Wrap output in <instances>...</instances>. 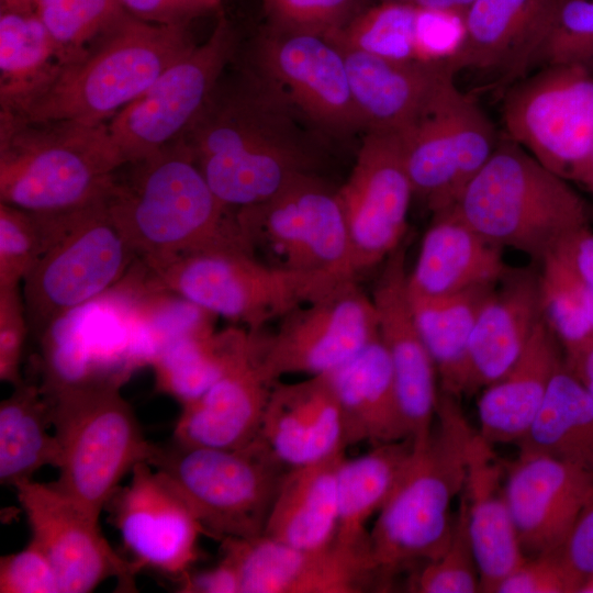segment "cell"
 <instances>
[{"instance_id":"e575fe53","label":"cell","mask_w":593,"mask_h":593,"mask_svg":"<svg viewBox=\"0 0 593 593\" xmlns=\"http://www.w3.org/2000/svg\"><path fill=\"white\" fill-rule=\"evenodd\" d=\"M495 286H479L440 296L409 293L418 331L436 368L439 391L456 398L467 394L471 334Z\"/></svg>"},{"instance_id":"4316f807","label":"cell","mask_w":593,"mask_h":593,"mask_svg":"<svg viewBox=\"0 0 593 593\" xmlns=\"http://www.w3.org/2000/svg\"><path fill=\"white\" fill-rule=\"evenodd\" d=\"M542 318L538 269L511 268L477 317L468 350L467 394L505 376Z\"/></svg>"},{"instance_id":"d590c367","label":"cell","mask_w":593,"mask_h":593,"mask_svg":"<svg viewBox=\"0 0 593 593\" xmlns=\"http://www.w3.org/2000/svg\"><path fill=\"white\" fill-rule=\"evenodd\" d=\"M516 445L521 452L547 455L593 472V398L564 360Z\"/></svg>"},{"instance_id":"b9f144b4","label":"cell","mask_w":593,"mask_h":593,"mask_svg":"<svg viewBox=\"0 0 593 593\" xmlns=\"http://www.w3.org/2000/svg\"><path fill=\"white\" fill-rule=\"evenodd\" d=\"M52 233L51 214L0 202V288L21 286L47 248Z\"/></svg>"},{"instance_id":"6f0895ef","label":"cell","mask_w":593,"mask_h":593,"mask_svg":"<svg viewBox=\"0 0 593 593\" xmlns=\"http://www.w3.org/2000/svg\"><path fill=\"white\" fill-rule=\"evenodd\" d=\"M37 0H0V9L35 11Z\"/></svg>"},{"instance_id":"f907efd6","label":"cell","mask_w":593,"mask_h":593,"mask_svg":"<svg viewBox=\"0 0 593 593\" xmlns=\"http://www.w3.org/2000/svg\"><path fill=\"white\" fill-rule=\"evenodd\" d=\"M131 15L155 24H189L219 10L221 0H119Z\"/></svg>"},{"instance_id":"ab89813d","label":"cell","mask_w":593,"mask_h":593,"mask_svg":"<svg viewBox=\"0 0 593 593\" xmlns=\"http://www.w3.org/2000/svg\"><path fill=\"white\" fill-rule=\"evenodd\" d=\"M416 13L417 7L413 3L380 1L328 36L384 59L413 61Z\"/></svg>"},{"instance_id":"484cf974","label":"cell","mask_w":593,"mask_h":593,"mask_svg":"<svg viewBox=\"0 0 593 593\" xmlns=\"http://www.w3.org/2000/svg\"><path fill=\"white\" fill-rule=\"evenodd\" d=\"M333 40L344 55L365 133L403 134L416 122L441 83L456 75L449 63L395 61Z\"/></svg>"},{"instance_id":"7402d4cb","label":"cell","mask_w":593,"mask_h":593,"mask_svg":"<svg viewBox=\"0 0 593 593\" xmlns=\"http://www.w3.org/2000/svg\"><path fill=\"white\" fill-rule=\"evenodd\" d=\"M405 255L403 242L382 264L371 298L403 418L410 436L421 439L432 430L439 390L434 361L411 306Z\"/></svg>"},{"instance_id":"db71d44e","label":"cell","mask_w":593,"mask_h":593,"mask_svg":"<svg viewBox=\"0 0 593 593\" xmlns=\"http://www.w3.org/2000/svg\"><path fill=\"white\" fill-rule=\"evenodd\" d=\"M569 261L593 288V227L589 225L566 238L553 250Z\"/></svg>"},{"instance_id":"1f68e13d","label":"cell","mask_w":593,"mask_h":593,"mask_svg":"<svg viewBox=\"0 0 593 593\" xmlns=\"http://www.w3.org/2000/svg\"><path fill=\"white\" fill-rule=\"evenodd\" d=\"M345 451L289 468L272 502L264 535L301 549L335 541L338 523L337 473Z\"/></svg>"},{"instance_id":"f5cc1de1","label":"cell","mask_w":593,"mask_h":593,"mask_svg":"<svg viewBox=\"0 0 593 593\" xmlns=\"http://www.w3.org/2000/svg\"><path fill=\"white\" fill-rule=\"evenodd\" d=\"M182 591L189 593H240V582L235 566L225 557L208 570L182 577Z\"/></svg>"},{"instance_id":"52a82bcc","label":"cell","mask_w":593,"mask_h":593,"mask_svg":"<svg viewBox=\"0 0 593 593\" xmlns=\"http://www.w3.org/2000/svg\"><path fill=\"white\" fill-rule=\"evenodd\" d=\"M141 260L166 289L254 333L353 279L272 267L242 248H214Z\"/></svg>"},{"instance_id":"f1b7e54d","label":"cell","mask_w":593,"mask_h":593,"mask_svg":"<svg viewBox=\"0 0 593 593\" xmlns=\"http://www.w3.org/2000/svg\"><path fill=\"white\" fill-rule=\"evenodd\" d=\"M502 250L474 231L455 206L434 213L414 268L407 272V291L440 296L495 284L512 268Z\"/></svg>"},{"instance_id":"11a10c76","label":"cell","mask_w":593,"mask_h":593,"mask_svg":"<svg viewBox=\"0 0 593 593\" xmlns=\"http://www.w3.org/2000/svg\"><path fill=\"white\" fill-rule=\"evenodd\" d=\"M564 356V363L593 398V342Z\"/></svg>"},{"instance_id":"6da1fadb","label":"cell","mask_w":593,"mask_h":593,"mask_svg":"<svg viewBox=\"0 0 593 593\" xmlns=\"http://www.w3.org/2000/svg\"><path fill=\"white\" fill-rule=\"evenodd\" d=\"M310 123L283 91L253 67L220 79L182 138L215 195L228 208L264 202L314 172Z\"/></svg>"},{"instance_id":"5bb4252c","label":"cell","mask_w":593,"mask_h":593,"mask_svg":"<svg viewBox=\"0 0 593 593\" xmlns=\"http://www.w3.org/2000/svg\"><path fill=\"white\" fill-rule=\"evenodd\" d=\"M237 37L220 15L210 36L169 66L108 123L122 166L180 139L200 114L232 61Z\"/></svg>"},{"instance_id":"30bf717a","label":"cell","mask_w":593,"mask_h":593,"mask_svg":"<svg viewBox=\"0 0 593 593\" xmlns=\"http://www.w3.org/2000/svg\"><path fill=\"white\" fill-rule=\"evenodd\" d=\"M52 216L49 244L21 286L30 333L36 338L63 313L116 284L137 258L105 197Z\"/></svg>"},{"instance_id":"680465c9","label":"cell","mask_w":593,"mask_h":593,"mask_svg":"<svg viewBox=\"0 0 593 593\" xmlns=\"http://www.w3.org/2000/svg\"><path fill=\"white\" fill-rule=\"evenodd\" d=\"M580 183L593 195V156Z\"/></svg>"},{"instance_id":"ffe728a7","label":"cell","mask_w":593,"mask_h":593,"mask_svg":"<svg viewBox=\"0 0 593 593\" xmlns=\"http://www.w3.org/2000/svg\"><path fill=\"white\" fill-rule=\"evenodd\" d=\"M505 496L526 557L557 551L593 497V472L541 454L505 463Z\"/></svg>"},{"instance_id":"8992f818","label":"cell","mask_w":593,"mask_h":593,"mask_svg":"<svg viewBox=\"0 0 593 593\" xmlns=\"http://www.w3.org/2000/svg\"><path fill=\"white\" fill-rule=\"evenodd\" d=\"M122 167L107 123L26 122L0 113V202L35 213L107 197Z\"/></svg>"},{"instance_id":"9a60e30c","label":"cell","mask_w":593,"mask_h":593,"mask_svg":"<svg viewBox=\"0 0 593 593\" xmlns=\"http://www.w3.org/2000/svg\"><path fill=\"white\" fill-rule=\"evenodd\" d=\"M279 321L276 333H259L261 367L272 382L291 373H331L379 337L373 300L356 278Z\"/></svg>"},{"instance_id":"3957f363","label":"cell","mask_w":593,"mask_h":593,"mask_svg":"<svg viewBox=\"0 0 593 593\" xmlns=\"http://www.w3.org/2000/svg\"><path fill=\"white\" fill-rule=\"evenodd\" d=\"M457 399L439 391L432 430L414 439L411 457L369 532L382 585L403 568L437 559L450 542V505L463 488L474 432Z\"/></svg>"},{"instance_id":"277c9868","label":"cell","mask_w":593,"mask_h":593,"mask_svg":"<svg viewBox=\"0 0 593 593\" xmlns=\"http://www.w3.org/2000/svg\"><path fill=\"white\" fill-rule=\"evenodd\" d=\"M510 138H500L455 209L483 238L527 255L535 264L591 225L584 199Z\"/></svg>"},{"instance_id":"83f0119b","label":"cell","mask_w":593,"mask_h":593,"mask_svg":"<svg viewBox=\"0 0 593 593\" xmlns=\"http://www.w3.org/2000/svg\"><path fill=\"white\" fill-rule=\"evenodd\" d=\"M463 499L481 592L497 584L527 557L517 538L505 496V463L474 430L467 449Z\"/></svg>"},{"instance_id":"2e32d148","label":"cell","mask_w":593,"mask_h":593,"mask_svg":"<svg viewBox=\"0 0 593 593\" xmlns=\"http://www.w3.org/2000/svg\"><path fill=\"white\" fill-rule=\"evenodd\" d=\"M251 67L275 82L321 132H365L344 55L331 36L268 23L256 40Z\"/></svg>"},{"instance_id":"681fc988","label":"cell","mask_w":593,"mask_h":593,"mask_svg":"<svg viewBox=\"0 0 593 593\" xmlns=\"http://www.w3.org/2000/svg\"><path fill=\"white\" fill-rule=\"evenodd\" d=\"M0 592L60 593V590L47 558L29 542L21 551L1 557Z\"/></svg>"},{"instance_id":"7c38bea8","label":"cell","mask_w":593,"mask_h":593,"mask_svg":"<svg viewBox=\"0 0 593 593\" xmlns=\"http://www.w3.org/2000/svg\"><path fill=\"white\" fill-rule=\"evenodd\" d=\"M506 137L568 181L581 182L593 156V76L575 64L523 77L503 105Z\"/></svg>"},{"instance_id":"d4e9b609","label":"cell","mask_w":593,"mask_h":593,"mask_svg":"<svg viewBox=\"0 0 593 593\" xmlns=\"http://www.w3.org/2000/svg\"><path fill=\"white\" fill-rule=\"evenodd\" d=\"M257 439L287 468L344 452L342 411L328 374L275 381Z\"/></svg>"},{"instance_id":"ac0fdd59","label":"cell","mask_w":593,"mask_h":593,"mask_svg":"<svg viewBox=\"0 0 593 593\" xmlns=\"http://www.w3.org/2000/svg\"><path fill=\"white\" fill-rule=\"evenodd\" d=\"M31 540L53 567L60 593H87L109 578L134 588L139 567L121 558L99 528V516L52 483L33 480L14 486Z\"/></svg>"},{"instance_id":"c3c4849f","label":"cell","mask_w":593,"mask_h":593,"mask_svg":"<svg viewBox=\"0 0 593 593\" xmlns=\"http://www.w3.org/2000/svg\"><path fill=\"white\" fill-rule=\"evenodd\" d=\"M30 333L21 286L0 288V380L16 387L24 343Z\"/></svg>"},{"instance_id":"f546056e","label":"cell","mask_w":593,"mask_h":593,"mask_svg":"<svg viewBox=\"0 0 593 593\" xmlns=\"http://www.w3.org/2000/svg\"><path fill=\"white\" fill-rule=\"evenodd\" d=\"M563 360L562 347L542 318L508 372L483 389L478 400L480 435L492 445L517 444L532 425Z\"/></svg>"},{"instance_id":"d6986e66","label":"cell","mask_w":593,"mask_h":593,"mask_svg":"<svg viewBox=\"0 0 593 593\" xmlns=\"http://www.w3.org/2000/svg\"><path fill=\"white\" fill-rule=\"evenodd\" d=\"M222 541L223 557L238 572L240 593H360L380 583L370 556L336 542L301 549L264 534Z\"/></svg>"},{"instance_id":"60d3db41","label":"cell","mask_w":593,"mask_h":593,"mask_svg":"<svg viewBox=\"0 0 593 593\" xmlns=\"http://www.w3.org/2000/svg\"><path fill=\"white\" fill-rule=\"evenodd\" d=\"M35 12L53 37L64 67L79 59L126 11L119 0H37Z\"/></svg>"},{"instance_id":"5b68a950","label":"cell","mask_w":593,"mask_h":593,"mask_svg":"<svg viewBox=\"0 0 593 593\" xmlns=\"http://www.w3.org/2000/svg\"><path fill=\"white\" fill-rule=\"evenodd\" d=\"M188 25L155 24L125 12L21 114L9 115L26 122L108 123L195 46Z\"/></svg>"},{"instance_id":"91938a15","label":"cell","mask_w":593,"mask_h":593,"mask_svg":"<svg viewBox=\"0 0 593 593\" xmlns=\"http://www.w3.org/2000/svg\"><path fill=\"white\" fill-rule=\"evenodd\" d=\"M380 1H392V2H407V3H413V0H380Z\"/></svg>"},{"instance_id":"e0dca14e","label":"cell","mask_w":593,"mask_h":593,"mask_svg":"<svg viewBox=\"0 0 593 593\" xmlns=\"http://www.w3.org/2000/svg\"><path fill=\"white\" fill-rule=\"evenodd\" d=\"M354 276L382 265L403 243L413 194L401 134L367 132L338 188Z\"/></svg>"},{"instance_id":"7a4b0ae2","label":"cell","mask_w":593,"mask_h":593,"mask_svg":"<svg viewBox=\"0 0 593 593\" xmlns=\"http://www.w3.org/2000/svg\"><path fill=\"white\" fill-rule=\"evenodd\" d=\"M105 201L143 260L214 248L249 251L235 209L212 191L182 137L120 167Z\"/></svg>"},{"instance_id":"4dcf8cb0","label":"cell","mask_w":593,"mask_h":593,"mask_svg":"<svg viewBox=\"0 0 593 593\" xmlns=\"http://www.w3.org/2000/svg\"><path fill=\"white\" fill-rule=\"evenodd\" d=\"M327 374L342 411L347 447L359 443L377 446L411 437L380 337Z\"/></svg>"},{"instance_id":"bcb514c9","label":"cell","mask_w":593,"mask_h":593,"mask_svg":"<svg viewBox=\"0 0 593 593\" xmlns=\"http://www.w3.org/2000/svg\"><path fill=\"white\" fill-rule=\"evenodd\" d=\"M465 38L466 12L417 7L415 60L429 64L450 63L460 52Z\"/></svg>"},{"instance_id":"ee69618b","label":"cell","mask_w":593,"mask_h":593,"mask_svg":"<svg viewBox=\"0 0 593 593\" xmlns=\"http://www.w3.org/2000/svg\"><path fill=\"white\" fill-rule=\"evenodd\" d=\"M539 65L593 66V0H559Z\"/></svg>"},{"instance_id":"ba28073f","label":"cell","mask_w":593,"mask_h":593,"mask_svg":"<svg viewBox=\"0 0 593 593\" xmlns=\"http://www.w3.org/2000/svg\"><path fill=\"white\" fill-rule=\"evenodd\" d=\"M147 462L159 472L200 524L220 539L253 538L265 525L289 468L256 438L239 449L153 444Z\"/></svg>"},{"instance_id":"d6a6232c","label":"cell","mask_w":593,"mask_h":593,"mask_svg":"<svg viewBox=\"0 0 593 593\" xmlns=\"http://www.w3.org/2000/svg\"><path fill=\"white\" fill-rule=\"evenodd\" d=\"M414 448V438L372 446L367 454L342 460L337 473V545L369 555L367 522L392 493Z\"/></svg>"},{"instance_id":"f35d334b","label":"cell","mask_w":593,"mask_h":593,"mask_svg":"<svg viewBox=\"0 0 593 593\" xmlns=\"http://www.w3.org/2000/svg\"><path fill=\"white\" fill-rule=\"evenodd\" d=\"M544 318L563 355L593 342V288L557 251L539 264Z\"/></svg>"},{"instance_id":"f6af8a7d","label":"cell","mask_w":593,"mask_h":593,"mask_svg":"<svg viewBox=\"0 0 593 593\" xmlns=\"http://www.w3.org/2000/svg\"><path fill=\"white\" fill-rule=\"evenodd\" d=\"M268 23L333 35L370 7V0H262Z\"/></svg>"},{"instance_id":"8fae6325","label":"cell","mask_w":593,"mask_h":593,"mask_svg":"<svg viewBox=\"0 0 593 593\" xmlns=\"http://www.w3.org/2000/svg\"><path fill=\"white\" fill-rule=\"evenodd\" d=\"M235 215L258 260L287 270L356 278L338 189L314 172L298 176L264 202L235 209Z\"/></svg>"},{"instance_id":"44dd1931","label":"cell","mask_w":593,"mask_h":593,"mask_svg":"<svg viewBox=\"0 0 593 593\" xmlns=\"http://www.w3.org/2000/svg\"><path fill=\"white\" fill-rule=\"evenodd\" d=\"M131 474L130 483L110 500L125 547L139 569L150 567L182 577L198 557V539L204 534L200 524L147 461L138 462Z\"/></svg>"},{"instance_id":"9f6ffc18","label":"cell","mask_w":593,"mask_h":593,"mask_svg":"<svg viewBox=\"0 0 593 593\" xmlns=\"http://www.w3.org/2000/svg\"><path fill=\"white\" fill-rule=\"evenodd\" d=\"M475 0H413V4L438 10H455L467 12Z\"/></svg>"},{"instance_id":"cb8c5ba5","label":"cell","mask_w":593,"mask_h":593,"mask_svg":"<svg viewBox=\"0 0 593 593\" xmlns=\"http://www.w3.org/2000/svg\"><path fill=\"white\" fill-rule=\"evenodd\" d=\"M559 0H475L466 12V38L449 63L456 74L477 69L514 82L537 65Z\"/></svg>"},{"instance_id":"74e56055","label":"cell","mask_w":593,"mask_h":593,"mask_svg":"<svg viewBox=\"0 0 593 593\" xmlns=\"http://www.w3.org/2000/svg\"><path fill=\"white\" fill-rule=\"evenodd\" d=\"M248 332L213 328L169 343L150 365L157 389L175 398L181 406L193 402L221 377Z\"/></svg>"},{"instance_id":"4fadbf2b","label":"cell","mask_w":593,"mask_h":593,"mask_svg":"<svg viewBox=\"0 0 593 593\" xmlns=\"http://www.w3.org/2000/svg\"><path fill=\"white\" fill-rule=\"evenodd\" d=\"M448 77L416 122L401 134L414 197L434 214L455 206L500 138L468 94Z\"/></svg>"},{"instance_id":"9c48e42d","label":"cell","mask_w":593,"mask_h":593,"mask_svg":"<svg viewBox=\"0 0 593 593\" xmlns=\"http://www.w3.org/2000/svg\"><path fill=\"white\" fill-rule=\"evenodd\" d=\"M120 389L97 384L49 400L61 448L59 477L52 484L98 516L124 475L153 450Z\"/></svg>"},{"instance_id":"836d02e7","label":"cell","mask_w":593,"mask_h":593,"mask_svg":"<svg viewBox=\"0 0 593 593\" xmlns=\"http://www.w3.org/2000/svg\"><path fill=\"white\" fill-rule=\"evenodd\" d=\"M61 68L57 46L35 11L0 9V113L21 114Z\"/></svg>"},{"instance_id":"603a6c76","label":"cell","mask_w":593,"mask_h":593,"mask_svg":"<svg viewBox=\"0 0 593 593\" xmlns=\"http://www.w3.org/2000/svg\"><path fill=\"white\" fill-rule=\"evenodd\" d=\"M272 384L261 367L259 334L249 332L221 377L182 406L172 440L219 449L248 446L258 436Z\"/></svg>"},{"instance_id":"7bdbcfd3","label":"cell","mask_w":593,"mask_h":593,"mask_svg":"<svg viewBox=\"0 0 593 593\" xmlns=\"http://www.w3.org/2000/svg\"><path fill=\"white\" fill-rule=\"evenodd\" d=\"M459 501L449 545L437 559L422 564L411 580V591L418 593L481 591L479 570L469 535L467 510L461 496Z\"/></svg>"},{"instance_id":"816d5d0a","label":"cell","mask_w":593,"mask_h":593,"mask_svg":"<svg viewBox=\"0 0 593 593\" xmlns=\"http://www.w3.org/2000/svg\"><path fill=\"white\" fill-rule=\"evenodd\" d=\"M555 552L583 581V586L593 578V497L581 512L564 542Z\"/></svg>"},{"instance_id":"7dc6e473","label":"cell","mask_w":593,"mask_h":593,"mask_svg":"<svg viewBox=\"0 0 593 593\" xmlns=\"http://www.w3.org/2000/svg\"><path fill=\"white\" fill-rule=\"evenodd\" d=\"M583 581L557 552L527 557L495 588L494 593L581 592Z\"/></svg>"},{"instance_id":"8d00e7d4","label":"cell","mask_w":593,"mask_h":593,"mask_svg":"<svg viewBox=\"0 0 593 593\" xmlns=\"http://www.w3.org/2000/svg\"><path fill=\"white\" fill-rule=\"evenodd\" d=\"M52 406L37 384L14 387L0 404V482L15 486L45 466L59 468L61 448L54 434Z\"/></svg>"}]
</instances>
